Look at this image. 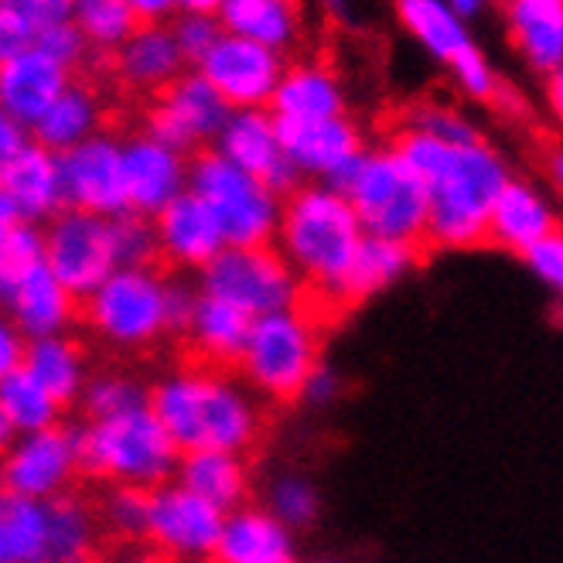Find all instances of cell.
Here are the masks:
<instances>
[{"mask_svg":"<svg viewBox=\"0 0 563 563\" xmlns=\"http://www.w3.org/2000/svg\"><path fill=\"white\" fill-rule=\"evenodd\" d=\"M389 147L404 157V164L427 188L430 246L472 250L488 240L495 198L512 181L509 161L499 151L488 141L454 147L420 134L413 126L396 130L389 137Z\"/></svg>","mask_w":563,"mask_h":563,"instance_id":"obj_1","label":"cell"},{"mask_svg":"<svg viewBox=\"0 0 563 563\" xmlns=\"http://www.w3.org/2000/svg\"><path fill=\"white\" fill-rule=\"evenodd\" d=\"M151 410L168 427L181 454L233 451L246 454L263 430L256 393L233 373L188 362L151 383Z\"/></svg>","mask_w":563,"mask_h":563,"instance_id":"obj_2","label":"cell"},{"mask_svg":"<svg viewBox=\"0 0 563 563\" xmlns=\"http://www.w3.org/2000/svg\"><path fill=\"white\" fill-rule=\"evenodd\" d=\"M366 240L349 198L321 181H305L284 198L277 250L318 297L335 305L352 271V260Z\"/></svg>","mask_w":563,"mask_h":563,"instance_id":"obj_3","label":"cell"},{"mask_svg":"<svg viewBox=\"0 0 563 563\" xmlns=\"http://www.w3.org/2000/svg\"><path fill=\"white\" fill-rule=\"evenodd\" d=\"M79 457L82 472L99 482L154 492L178 478V465L185 454L147 404L113 420H82Z\"/></svg>","mask_w":563,"mask_h":563,"instance_id":"obj_4","label":"cell"},{"mask_svg":"<svg viewBox=\"0 0 563 563\" xmlns=\"http://www.w3.org/2000/svg\"><path fill=\"white\" fill-rule=\"evenodd\" d=\"M366 236L420 246L427 243L430 198L423 181L389 144L369 147L342 185Z\"/></svg>","mask_w":563,"mask_h":563,"instance_id":"obj_5","label":"cell"},{"mask_svg":"<svg viewBox=\"0 0 563 563\" xmlns=\"http://www.w3.org/2000/svg\"><path fill=\"white\" fill-rule=\"evenodd\" d=\"M321 366V331L318 321L294 308L280 314L256 318L246 352L240 358V379L263 400L290 404L301 400L308 379Z\"/></svg>","mask_w":563,"mask_h":563,"instance_id":"obj_6","label":"cell"},{"mask_svg":"<svg viewBox=\"0 0 563 563\" xmlns=\"http://www.w3.org/2000/svg\"><path fill=\"white\" fill-rule=\"evenodd\" d=\"M82 324L113 352H144L168 331V274L157 267H120L82 301Z\"/></svg>","mask_w":563,"mask_h":563,"instance_id":"obj_7","label":"cell"},{"mask_svg":"<svg viewBox=\"0 0 563 563\" xmlns=\"http://www.w3.org/2000/svg\"><path fill=\"white\" fill-rule=\"evenodd\" d=\"M191 191L212 209L229 246H274L284 195L225 161L216 147L191 157Z\"/></svg>","mask_w":563,"mask_h":563,"instance_id":"obj_8","label":"cell"},{"mask_svg":"<svg viewBox=\"0 0 563 563\" xmlns=\"http://www.w3.org/2000/svg\"><path fill=\"white\" fill-rule=\"evenodd\" d=\"M195 280L202 294L240 308L253 321L301 308L305 297V280L277 246H225Z\"/></svg>","mask_w":563,"mask_h":563,"instance_id":"obj_9","label":"cell"},{"mask_svg":"<svg viewBox=\"0 0 563 563\" xmlns=\"http://www.w3.org/2000/svg\"><path fill=\"white\" fill-rule=\"evenodd\" d=\"M393 14L407 35L454 76L465 96L492 103L503 92L492 58L478 48L472 27L454 14L451 0H400Z\"/></svg>","mask_w":563,"mask_h":563,"instance_id":"obj_10","label":"cell"},{"mask_svg":"<svg viewBox=\"0 0 563 563\" xmlns=\"http://www.w3.org/2000/svg\"><path fill=\"white\" fill-rule=\"evenodd\" d=\"M229 117H233V107L219 96V89L198 69H188L175 86L151 99L141 117V130L154 141L195 157L219 141Z\"/></svg>","mask_w":563,"mask_h":563,"instance_id":"obj_11","label":"cell"},{"mask_svg":"<svg viewBox=\"0 0 563 563\" xmlns=\"http://www.w3.org/2000/svg\"><path fill=\"white\" fill-rule=\"evenodd\" d=\"M45 263L79 305L89 301L113 271H120L113 253V222L79 209L58 212L45 225Z\"/></svg>","mask_w":563,"mask_h":563,"instance_id":"obj_12","label":"cell"},{"mask_svg":"<svg viewBox=\"0 0 563 563\" xmlns=\"http://www.w3.org/2000/svg\"><path fill=\"white\" fill-rule=\"evenodd\" d=\"M82 472L79 457V423H58L38 434L14 438L4 448V492L24 499L52 503L65 492H76L73 482Z\"/></svg>","mask_w":563,"mask_h":563,"instance_id":"obj_13","label":"cell"},{"mask_svg":"<svg viewBox=\"0 0 563 563\" xmlns=\"http://www.w3.org/2000/svg\"><path fill=\"white\" fill-rule=\"evenodd\" d=\"M225 526V512L198 499L181 482H168L151 492L147 543L168 560L195 563L212 560Z\"/></svg>","mask_w":563,"mask_h":563,"instance_id":"obj_14","label":"cell"},{"mask_svg":"<svg viewBox=\"0 0 563 563\" xmlns=\"http://www.w3.org/2000/svg\"><path fill=\"white\" fill-rule=\"evenodd\" d=\"M58 164H62L65 209H79L103 219H117L130 212L123 137L103 130L99 137L62 154Z\"/></svg>","mask_w":563,"mask_h":563,"instance_id":"obj_15","label":"cell"},{"mask_svg":"<svg viewBox=\"0 0 563 563\" xmlns=\"http://www.w3.org/2000/svg\"><path fill=\"white\" fill-rule=\"evenodd\" d=\"M195 69L219 89L233 110H271V99L287 73V58L256 42L222 35Z\"/></svg>","mask_w":563,"mask_h":563,"instance_id":"obj_16","label":"cell"},{"mask_svg":"<svg viewBox=\"0 0 563 563\" xmlns=\"http://www.w3.org/2000/svg\"><path fill=\"white\" fill-rule=\"evenodd\" d=\"M212 147L236 168L267 181L284 198L305 185L301 172L294 168L284 151L280 120L271 110H233Z\"/></svg>","mask_w":563,"mask_h":563,"instance_id":"obj_17","label":"cell"},{"mask_svg":"<svg viewBox=\"0 0 563 563\" xmlns=\"http://www.w3.org/2000/svg\"><path fill=\"white\" fill-rule=\"evenodd\" d=\"M280 137L290 164L305 181H321L339 188L352 175V168L369 151L366 137L352 117L318 120V123H280Z\"/></svg>","mask_w":563,"mask_h":563,"instance_id":"obj_18","label":"cell"},{"mask_svg":"<svg viewBox=\"0 0 563 563\" xmlns=\"http://www.w3.org/2000/svg\"><path fill=\"white\" fill-rule=\"evenodd\" d=\"M58 212H65L58 154L31 144L18 157L0 161V225H48Z\"/></svg>","mask_w":563,"mask_h":563,"instance_id":"obj_19","label":"cell"},{"mask_svg":"<svg viewBox=\"0 0 563 563\" xmlns=\"http://www.w3.org/2000/svg\"><path fill=\"white\" fill-rule=\"evenodd\" d=\"M123 168L130 212H141L147 219H157L191 188V154L154 141L144 130L123 137Z\"/></svg>","mask_w":563,"mask_h":563,"instance_id":"obj_20","label":"cell"},{"mask_svg":"<svg viewBox=\"0 0 563 563\" xmlns=\"http://www.w3.org/2000/svg\"><path fill=\"white\" fill-rule=\"evenodd\" d=\"M4 297L8 324H14L27 342L69 335L76 318H82V308L76 297L65 290V284L52 274L48 263L21 274L18 280L0 284Z\"/></svg>","mask_w":563,"mask_h":563,"instance_id":"obj_21","label":"cell"},{"mask_svg":"<svg viewBox=\"0 0 563 563\" xmlns=\"http://www.w3.org/2000/svg\"><path fill=\"white\" fill-rule=\"evenodd\" d=\"M161 260L175 274H202L209 263L229 246L212 209L191 188L154 219Z\"/></svg>","mask_w":563,"mask_h":563,"instance_id":"obj_22","label":"cell"},{"mask_svg":"<svg viewBox=\"0 0 563 563\" xmlns=\"http://www.w3.org/2000/svg\"><path fill=\"white\" fill-rule=\"evenodd\" d=\"M188 58L178 48V38L172 24H141L113 55L110 73L113 79L141 96H161L168 86H175L188 69Z\"/></svg>","mask_w":563,"mask_h":563,"instance_id":"obj_23","label":"cell"},{"mask_svg":"<svg viewBox=\"0 0 563 563\" xmlns=\"http://www.w3.org/2000/svg\"><path fill=\"white\" fill-rule=\"evenodd\" d=\"M73 79L76 76L65 65L38 48L4 58L0 62V117L35 126Z\"/></svg>","mask_w":563,"mask_h":563,"instance_id":"obj_24","label":"cell"},{"mask_svg":"<svg viewBox=\"0 0 563 563\" xmlns=\"http://www.w3.org/2000/svg\"><path fill=\"white\" fill-rule=\"evenodd\" d=\"M349 99L339 73L321 58H294L271 99V113L280 123H318L345 113Z\"/></svg>","mask_w":563,"mask_h":563,"instance_id":"obj_25","label":"cell"},{"mask_svg":"<svg viewBox=\"0 0 563 563\" xmlns=\"http://www.w3.org/2000/svg\"><path fill=\"white\" fill-rule=\"evenodd\" d=\"M209 563H301L297 533L267 506H243L225 516L219 547Z\"/></svg>","mask_w":563,"mask_h":563,"instance_id":"obj_26","label":"cell"},{"mask_svg":"<svg viewBox=\"0 0 563 563\" xmlns=\"http://www.w3.org/2000/svg\"><path fill=\"white\" fill-rule=\"evenodd\" d=\"M556 225L560 219L547 191L526 178H512L503 188V195L495 198L492 222H488V243L522 256L540 240H547Z\"/></svg>","mask_w":563,"mask_h":563,"instance_id":"obj_27","label":"cell"},{"mask_svg":"<svg viewBox=\"0 0 563 563\" xmlns=\"http://www.w3.org/2000/svg\"><path fill=\"white\" fill-rule=\"evenodd\" d=\"M506 38L522 65L550 76L563 65V0H509L503 8Z\"/></svg>","mask_w":563,"mask_h":563,"instance_id":"obj_28","label":"cell"},{"mask_svg":"<svg viewBox=\"0 0 563 563\" xmlns=\"http://www.w3.org/2000/svg\"><path fill=\"white\" fill-rule=\"evenodd\" d=\"M103 117H107L103 92H99L89 79L76 76L69 82V89L48 107V113L31 126V141L62 157L73 147L103 134Z\"/></svg>","mask_w":563,"mask_h":563,"instance_id":"obj_29","label":"cell"},{"mask_svg":"<svg viewBox=\"0 0 563 563\" xmlns=\"http://www.w3.org/2000/svg\"><path fill=\"white\" fill-rule=\"evenodd\" d=\"M250 331H253L250 314L219 301V297L202 294V301L195 308V318L185 331V342L202 366L229 369V366H240L246 342H250Z\"/></svg>","mask_w":563,"mask_h":563,"instance_id":"obj_30","label":"cell"},{"mask_svg":"<svg viewBox=\"0 0 563 563\" xmlns=\"http://www.w3.org/2000/svg\"><path fill=\"white\" fill-rule=\"evenodd\" d=\"M31 379H38L52 400L65 410V407H79L82 393L89 386L92 366L89 355L82 349V342L73 335H55V339H38L27 342L24 352V366H21Z\"/></svg>","mask_w":563,"mask_h":563,"instance_id":"obj_31","label":"cell"},{"mask_svg":"<svg viewBox=\"0 0 563 563\" xmlns=\"http://www.w3.org/2000/svg\"><path fill=\"white\" fill-rule=\"evenodd\" d=\"M219 21L225 35L256 42L287 55L301 42L305 18L290 0H219Z\"/></svg>","mask_w":563,"mask_h":563,"instance_id":"obj_32","label":"cell"},{"mask_svg":"<svg viewBox=\"0 0 563 563\" xmlns=\"http://www.w3.org/2000/svg\"><path fill=\"white\" fill-rule=\"evenodd\" d=\"M188 492H195L198 499H206L219 512H236L250 506V465L246 454L233 451H195L185 454L178 465V478Z\"/></svg>","mask_w":563,"mask_h":563,"instance_id":"obj_33","label":"cell"},{"mask_svg":"<svg viewBox=\"0 0 563 563\" xmlns=\"http://www.w3.org/2000/svg\"><path fill=\"white\" fill-rule=\"evenodd\" d=\"M103 519L82 492H65L48 503V547L42 563H96Z\"/></svg>","mask_w":563,"mask_h":563,"instance_id":"obj_34","label":"cell"},{"mask_svg":"<svg viewBox=\"0 0 563 563\" xmlns=\"http://www.w3.org/2000/svg\"><path fill=\"white\" fill-rule=\"evenodd\" d=\"M420 260V246H407V243H393V240H376L366 236L352 260V271L339 290L335 305H362L369 297L389 290L393 284H400L404 277H410V271Z\"/></svg>","mask_w":563,"mask_h":563,"instance_id":"obj_35","label":"cell"},{"mask_svg":"<svg viewBox=\"0 0 563 563\" xmlns=\"http://www.w3.org/2000/svg\"><path fill=\"white\" fill-rule=\"evenodd\" d=\"M62 407L52 400V393L31 379L24 369L0 376V434H4V448L14 438L38 434V430L58 427Z\"/></svg>","mask_w":563,"mask_h":563,"instance_id":"obj_36","label":"cell"},{"mask_svg":"<svg viewBox=\"0 0 563 563\" xmlns=\"http://www.w3.org/2000/svg\"><path fill=\"white\" fill-rule=\"evenodd\" d=\"M48 547V503L4 492L0 499V563H42Z\"/></svg>","mask_w":563,"mask_h":563,"instance_id":"obj_37","label":"cell"},{"mask_svg":"<svg viewBox=\"0 0 563 563\" xmlns=\"http://www.w3.org/2000/svg\"><path fill=\"white\" fill-rule=\"evenodd\" d=\"M76 18L69 0H4L0 4V62L31 52L48 24Z\"/></svg>","mask_w":563,"mask_h":563,"instance_id":"obj_38","label":"cell"},{"mask_svg":"<svg viewBox=\"0 0 563 563\" xmlns=\"http://www.w3.org/2000/svg\"><path fill=\"white\" fill-rule=\"evenodd\" d=\"M151 404V386L141 383L134 373L126 369H99L89 376V386L79 400L82 420H113L130 410H141Z\"/></svg>","mask_w":563,"mask_h":563,"instance_id":"obj_39","label":"cell"},{"mask_svg":"<svg viewBox=\"0 0 563 563\" xmlns=\"http://www.w3.org/2000/svg\"><path fill=\"white\" fill-rule=\"evenodd\" d=\"M76 24L86 35L89 48L107 55H113L141 27L130 0H79Z\"/></svg>","mask_w":563,"mask_h":563,"instance_id":"obj_40","label":"cell"},{"mask_svg":"<svg viewBox=\"0 0 563 563\" xmlns=\"http://www.w3.org/2000/svg\"><path fill=\"white\" fill-rule=\"evenodd\" d=\"M99 519H103V533L117 537L123 543L147 540L151 522V492L134 485H107L96 499Z\"/></svg>","mask_w":563,"mask_h":563,"instance_id":"obj_41","label":"cell"},{"mask_svg":"<svg viewBox=\"0 0 563 563\" xmlns=\"http://www.w3.org/2000/svg\"><path fill=\"white\" fill-rule=\"evenodd\" d=\"M263 506H267L287 529L301 533V529H311L321 516V492L301 472H280L271 478Z\"/></svg>","mask_w":563,"mask_h":563,"instance_id":"obj_42","label":"cell"},{"mask_svg":"<svg viewBox=\"0 0 563 563\" xmlns=\"http://www.w3.org/2000/svg\"><path fill=\"white\" fill-rule=\"evenodd\" d=\"M172 31L181 55L198 65L225 35L219 21V4H212V0H178V18L172 21Z\"/></svg>","mask_w":563,"mask_h":563,"instance_id":"obj_43","label":"cell"},{"mask_svg":"<svg viewBox=\"0 0 563 563\" xmlns=\"http://www.w3.org/2000/svg\"><path fill=\"white\" fill-rule=\"evenodd\" d=\"M404 126H413L427 137H438L444 144H454V147H468V144H482V130L478 123L461 110V107H451V103H434V99H423V103L410 107L407 117H404Z\"/></svg>","mask_w":563,"mask_h":563,"instance_id":"obj_44","label":"cell"},{"mask_svg":"<svg viewBox=\"0 0 563 563\" xmlns=\"http://www.w3.org/2000/svg\"><path fill=\"white\" fill-rule=\"evenodd\" d=\"M45 263V225L11 222L0 225V284L18 280L21 274Z\"/></svg>","mask_w":563,"mask_h":563,"instance_id":"obj_45","label":"cell"},{"mask_svg":"<svg viewBox=\"0 0 563 563\" xmlns=\"http://www.w3.org/2000/svg\"><path fill=\"white\" fill-rule=\"evenodd\" d=\"M113 222V253H117V267H154L161 260V246H157V229L154 219L141 216V212H126L110 219Z\"/></svg>","mask_w":563,"mask_h":563,"instance_id":"obj_46","label":"cell"},{"mask_svg":"<svg viewBox=\"0 0 563 563\" xmlns=\"http://www.w3.org/2000/svg\"><path fill=\"white\" fill-rule=\"evenodd\" d=\"M35 48L45 52L48 58H55L58 65H65V69H69L73 76H76V69H82V65L89 62V52H92L86 35L79 31V24H76V18L48 24L38 35Z\"/></svg>","mask_w":563,"mask_h":563,"instance_id":"obj_47","label":"cell"},{"mask_svg":"<svg viewBox=\"0 0 563 563\" xmlns=\"http://www.w3.org/2000/svg\"><path fill=\"white\" fill-rule=\"evenodd\" d=\"M522 263L550 294L563 297V225H556L547 240H540L533 250L522 253Z\"/></svg>","mask_w":563,"mask_h":563,"instance_id":"obj_48","label":"cell"},{"mask_svg":"<svg viewBox=\"0 0 563 563\" xmlns=\"http://www.w3.org/2000/svg\"><path fill=\"white\" fill-rule=\"evenodd\" d=\"M198 301H202V287H198V280H188L181 274H168V331L172 335H181L195 318V308Z\"/></svg>","mask_w":563,"mask_h":563,"instance_id":"obj_49","label":"cell"},{"mask_svg":"<svg viewBox=\"0 0 563 563\" xmlns=\"http://www.w3.org/2000/svg\"><path fill=\"white\" fill-rule=\"evenodd\" d=\"M342 396V376L331 369V366H318V373L308 379V386H305V393H301V404H308V407H331Z\"/></svg>","mask_w":563,"mask_h":563,"instance_id":"obj_50","label":"cell"},{"mask_svg":"<svg viewBox=\"0 0 563 563\" xmlns=\"http://www.w3.org/2000/svg\"><path fill=\"white\" fill-rule=\"evenodd\" d=\"M24 352H27V339L14 324L4 321V328H0V376L18 373L24 366Z\"/></svg>","mask_w":563,"mask_h":563,"instance_id":"obj_51","label":"cell"},{"mask_svg":"<svg viewBox=\"0 0 563 563\" xmlns=\"http://www.w3.org/2000/svg\"><path fill=\"white\" fill-rule=\"evenodd\" d=\"M31 126L11 120V117H0V161H11L18 157L24 147H31Z\"/></svg>","mask_w":563,"mask_h":563,"instance_id":"obj_52","label":"cell"},{"mask_svg":"<svg viewBox=\"0 0 563 563\" xmlns=\"http://www.w3.org/2000/svg\"><path fill=\"white\" fill-rule=\"evenodd\" d=\"M141 24H172L178 18L175 0H130Z\"/></svg>","mask_w":563,"mask_h":563,"instance_id":"obj_53","label":"cell"},{"mask_svg":"<svg viewBox=\"0 0 563 563\" xmlns=\"http://www.w3.org/2000/svg\"><path fill=\"white\" fill-rule=\"evenodd\" d=\"M543 99H547V110H550L553 123L563 126V65L543 79Z\"/></svg>","mask_w":563,"mask_h":563,"instance_id":"obj_54","label":"cell"},{"mask_svg":"<svg viewBox=\"0 0 563 563\" xmlns=\"http://www.w3.org/2000/svg\"><path fill=\"white\" fill-rule=\"evenodd\" d=\"M543 172H547V181L550 188L563 198V144H553L543 157Z\"/></svg>","mask_w":563,"mask_h":563,"instance_id":"obj_55","label":"cell"},{"mask_svg":"<svg viewBox=\"0 0 563 563\" xmlns=\"http://www.w3.org/2000/svg\"><path fill=\"white\" fill-rule=\"evenodd\" d=\"M451 8H454V14L465 21V24H472V21H478L482 14H488V4L485 0H451Z\"/></svg>","mask_w":563,"mask_h":563,"instance_id":"obj_56","label":"cell"},{"mask_svg":"<svg viewBox=\"0 0 563 563\" xmlns=\"http://www.w3.org/2000/svg\"><path fill=\"white\" fill-rule=\"evenodd\" d=\"M117 563H157V560L147 556V553H126V556H120Z\"/></svg>","mask_w":563,"mask_h":563,"instance_id":"obj_57","label":"cell"},{"mask_svg":"<svg viewBox=\"0 0 563 563\" xmlns=\"http://www.w3.org/2000/svg\"><path fill=\"white\" fill-rule=\"evenodd\" d=\"M311 563H328V560H311Z\"/></svg>","mask_w":563,"mask_h":563,"instance_id":"obj_58","label":"cell"},{"mask_svg":"<svg viewBox=\"0 0 563 563\" xmlns=\"http://www.w3.org/2000/svg\"><path fill=\"white\" fill-rule=\"evenodd\" d=\"M96 563H103V560H96Z\"/></svg>","mask_w":563,"mask_h":563,"instance_id":"obj_59","label":"cell"}]
</instances>
